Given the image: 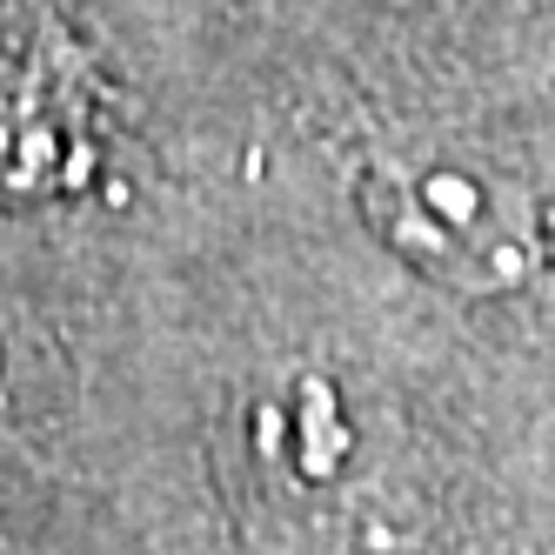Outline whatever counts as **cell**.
Segmentation results:
<instances>
[{
	"mask_svg": "<svg viewBox=\"0 0 555 555\" xmlns=\"http://www.w3.org/2000/svg\"><path fill=\"white\" fill-rule=\"evenodd\" d=\"M382 242L422 274L468 295H502L529 274V221L515 194L468 162H388L362 181Z\"/></svg>",
	"mask_w": 555,
	"mask_h": 555,
	"instance_id": "cell-1",
	"label": "cell"
}]
</instances>
